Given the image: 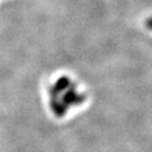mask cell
Here are the masks:
<instances>
[{
	"instance_id": "cell-1",
	"label": "cell",
	"mask_w": 152,
	"mask_h": 152,
	"mask_svg": "<svg viewBox=\"0 0 152 152\" xmlns=\"http://www.w3.org/2000/svg\"><path fill=\"white\" fill-rule=\"evenodd\" d=\"M72 86V82H71L70 78H68V77H61L59 78L56 82L54 83V86L51 88V95L55 97L58 94H60L61 91H63L65 89H69V88Z\"/></svg>"
},
{
	"instance_id": "cell-4",
	"label": "cell",
	"mask_w": 152,
	"mask_h": 152,
	"mask_svg": "<svg viewBox=\"0 0 152 152\" xmlns=\"http://www.w3.org/2000/svg\"><path fill=\"white\" fill-rule=\"evenodd\" d=\"M145 26H147L149 29H151L152 31V17L148 18L147 20H145Z\"/></svg>"
},
{
	"instance_id": "cell-2",
	"label": "cell",
	"mask_w": 152,
	"mask_h": 152,
	"mask_svg": "<svg viewBox=\"0 0 152 152\" xmlns=\"http://www.w3.org/2000/svg\"><path fill=\"white\" fill-rule=\"evenodd\" d=\"M83 100V96L81 95H78L75 89H73V86H71L68 91L64 94L63 96V99H62V103L64 106H69L71 104H77V103H81Z\"/></svg>"
},
{
	"instance_id": "cell-3",
	"label": "cell",
	"mask_w": 152,
	"mask_h": 152,
	"mask_svg": "<svg viewBox=\"0 0 152 152\" xmlns=\"http://www.w3.org/2000/svg\"><path fill=\"white\" fill-rule=\"evenodd\" d=\"M51 104H52V108H53V110L55 112V114L59 115V116H61L62 114H64V112H65L64 105H63V103H60L59 99H56L55 97H53Z\"/></svg>"
}]
</instances>
